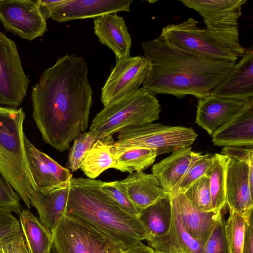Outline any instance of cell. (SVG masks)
Returning <instances> with one entry per match:
<instances>
[{"label":"cell","mask_w":253,"mask_h":253,"mask_svg":"<svg viewBox=\"0 0 253 253\" xmlns=\"http://www.w3.org/2000/svg\"><path fill=\"white\" fill-rule=\"evenodd\" d=\"M84 58L67 55L46 69L33 86V119L43 141L60 152L88 127L92 90Z\"/></svg>","instance_id":"cell-1"},{"label":"cell","mask_w":253,"mask_h":253,"mask_svg":"<svg viewBox=\"0 0 253 253\" xmlns=\"http://www.w3.org/2000/svg\"><path fill=\"white\" fill-rule=\"evenodd\" d=\"M152 68L143 83L152 94L187 95L199 100L210 95L227 76L235 63L211 60L181 49L161 35L142 43Z\"/></svg>","instance_id":"cell-2"},{"label":"cell","mask_w":253,"mask_h":253,"mask_svg":"<svg viewBox=\"0 0 253 253\" xmlns=\"http://www.w3.org/2000/svg\"><path fill=\"white\" fill-rule=\"evenodd\" d=\"M101 181L72 177L65 215L94 229L123 251L148 239L138 218L123 211L99 189Z\"/></svg>","instance_id":"cell-3"},{"label":"cell","mask_w":253,"mask_h":253,"mask_svg":"<svg viewBox=\"0 0 253 253\" xmlns=\"http://www.w3.org/2000/svg\"><path fill=\"white\" fill-rule=\"evenodd\" d=\"M23 108L0 106V173L31 208L36 187L29 169L24 146Z\"/></svg>","instance_id":"cell-4"},{"label":"cell","mask_w":253,"mask_h":253,"mask_svg":"<svg viewBox=\"0 0 253 253\" xmlns=\"http://www.w3.org/2000/svg\"><path fill=\"white\" fill-rule=\"evenodd\" d=\"M161 110L155 95L139 88L109 104L94 117L89 131L103 139L133 126L152 123Z\"/></svg>","instance_id":"cell-5"},{"label":"cell","mask_w":253,"mask_h":253,"mask_svg":"<svg viewBox=\"0 0 253 253\" xmlns=\"http://www.w3.org/2000/svg\"><path fill=\"white\" fill-rule=\"evenodd\" d=\"M196 11L207 30L239 58L245 52L239 41L238 19L247 0H185L179 1Z\"/></svg>","instance_id":"cell-6"},{"label":"cell","mask_w":253,"mask_h":253,"mask_svg":"<svg viewBox=\"0 0 253 253\" xmlns=\"http://www.w3.org/2000/svg\"><path fill=\"white\" fill-rule=\"evenodd\" d=\"M197 136L192 128L149 123L121 130L118 132L117 140L111 146L117 148L151 149L158 155L172 153L180 148L190 147Z\"/></svg>","instance_id":"cell-7"},{"label":"cell","mask_w":253,"mask_h":253,"mask_svg":"<svg viewBox=\"0 0 253 253\" xmlns=\"http://www.w3.org/2000/svg\"><path fill=\"white\" fill-rule=\"evenodd\" d=\"M192 17L163 28L161 35L176 47L203 57L236 63L238 58Z\"/></svg>","instance_id":"cell-8"},{"label":"cell","mask_w":253,"mask_h":253,"mask_svg":"<svg viewBox=\"0 0 253 253\" xmlns=\"http://www.w3.org/2000/svg\"><path fill=\"white\" fill-rule=\"evenodd\" d=\"M51 233L58 253H123L124 251L94 229L65 215Z\"/></svg>","instance_id":"cell-9"},{"label":"cell","mask_w":253,"mask_h":253,"mask_svg":"<svg viewBox=\"0 0 253 253\" xmlns=\"http://www.w3.org/2000/svg\"><path fill=\"white\" fill-rule=\"evenodd\" d=\"M29 83L15 43L0 31V106L19 108Z\"/></svg>","instance_id":"cell-10"},{"label":"cell","mask_w":253,"mask_h":253,"mask_svg":"<svg viewBox=\"0 0 253 253\" xmlns=\"http://www.w3.org/2000/svg\"><path fill=\"white\" fill-rule=\"evenodd\" d=\"M151 68L150 60L144 56H128L117 59L101 89V100L104 107L138 89Z\"/></svg>","instance_id":"cell-11"},{"label":"cell","mask_w":253,"mask_h":253,"mask_svg":"<svg viewBox=\"0 0 253 253\" xmlns=\"http://www.w3.org/2000/svg\"><path fill=\"white\" fill-rule=\"evenodd\" d=\"M0 20L6 31L29 41L47 30L38 0H0Z\"/></svg>","instance_id":"cell-12"},{"label":"cell","mask_w":253,"mask_h":253,"mask_svg":"<svg viewBox=\"0 0 253 253\" xmlns=\"http://www.w3.org/2000/svg\"><path fill=\"white\" fill-rule=\"evenodd\" d=\"M24 146L29 170L37 191L46 193L68 183L70 170L37 148L25 135Z\"/></svg>","instance_id":"cell-13"},{"label":"cell","mask_w":253,"mask_h":253,"mask_svg":"<svg viewBox=\"0 0 253 253\" xmlns=\"http://www.w3.org/2000/svg\"><path fill=\"white\" fill-rule=\"evenodd\" d=\"M247 164L228 158L226 172V204L230 210L245 217L253 210V191Z\"/></svg>","instance_id":"cell-14"},{"label":"cell","mask_w":253,"mask_h":253,"mask_svg":"<svg viewBox=\"0 0 253 253\" xmlns=\"http://www.w3.org/2000/svg\"><path fill=\"white\" fill-rule=\"evenodd\" d=\"M131 0H66L56 6L49 18L58 22L88 18L120 11L129 12Z\"/></svg>","instance_id":"cell-15"},{"label":"cell","mask_w":253,"mask_h":253,"mask_svg":"<svg viewBox=\"0 0 253 253\" xmlns=\"http://www.w3.org/2000/svg\"><path fill=\"white\" fill-rule=\"evenodd\" d=\"M253 99L219 97L210 95L198 101L196 123L212 135Z\"/></svg>","instance_id":"cell-16"},{"label":"cell","mask_w":253,"mask_h":253,"mask_svg":"<svg viewBox=\"0 0 253 253\" xmlns=\"http://www.w3.org/2000/svg\"><path fill=\"white\" fill-rule=\"evenodd\" d=\"M170 199L172 211L177 216L185 230L193 238L205 245L221 211H203L195 208L183 193Z\"/></svg>","instance_id":"cell-17"},{"label":"cell","mask_w":253,"mask_h":253,"mask_svg":"<svg viewBox=\"0 0 253 253\" xmlns=\"http://www.w3.org/2000/svg\"><path fill=\"white\" fill-rule=\"evenodd\" d=\"M216 97L249 100L253 98V50L245 49L225 79L211 94Z\"/></svg>","instance_id":"cell-18"},{"label":"cell","mask_w":253,"mask_h":253,"mask_svg":"<svg viewBox=\"0 0 253 253\" xmlns=\"http://www.w3.org/2000/svg\"><path fill=\"white\" fill-rule=\"evenodd\" d=\"M197 154L191 147L180 148L153 166L152 174L169 198L178 194L179 186Z\"/></svg>","instance_id":"cell-19"},{"label":"cell","mask_w":253,"mask_h":253,"mask_svg":"<svg viewBox=\"0 0 253 253\" xmlns=\"http://www.w3.org/2000/svg\"><path fill=\"white\" fill-rule=\"evenodd\" d=\"M99 41L110 48L119 59L130 56L131 39L123 17L117 13L102 15L93 20Z\"/></svg>","instance_id":"cell-20"},{"label":"cell","mask_w":253,"mask_h":253,"mask_svg":"<svg viewBox=\"0 0 253 253\" xmlns=\"http://www.w3.org/2000/svg\"><path fill=\"white\" fill-rule=\"evenodd\" d=\"M212 141L217 146L253 147V99L212 134Z\"/></svg>","instance_id":"cell-21"},{"label":"cell","mask_w":253,"mask_h":253,"mask_svg":"<svg viewBox=\"0 0 253 253\" xmlns=\"http://www.w3.org/2000/svg\"><path fill=\"white\" fill-rule=\"evenodd\" d=\"M117 183L120 189L140 210L169 197L152 173L132 172L123 180L117 181Z\"/></svg>","instance_id":"cell-22"},{"label":"cell","mask_w":253,"mask_h":253,"mask_svg":"<svg viewBox=\"0 0 253 253\" xmlns=\"http://www.w3.org/2000/svg\"><path fill=\"white\" fill-rule=\"evenodd\" d=\"M70 190V181L42 193L36 190L31 195V206L37 211L39 219L51 232L65 216Z\"/></svg>","instance_id":"cell-23"},{"label":"cell","mask_w":253,"mask_h":253,"mask_svg":"<svg viewBox=\"0 0 253 253\" xmlns=\"http://www.w3.org/2000/svg\"><path fill=\"white\" fill-rule=\"evenodd\" d=\"M146 240L155 251L161 253H203L204 245L188 234L172 211L169 231L163 235L149 237Z\"/></svg>","instance_id":"cell-24"},{"label":"cell","mask_w":253,"mask_h":253,"mask_svg":"<svg viewBox=\"0 0 253 253\" xmlns=\"http://www.w3.org/2000/svg\"><path fill=\"white\" fill-rule=\"evenodd\" d=\"M18 214L30 253H49L53 243L52 233L29 210H22Z\"/></svg>","instance_id":"cell-25"},{"label":"cell","mask_w":253,"mask_h":253,"mask_svg":"<svg viewBox=\"0 0 253 253\" xmlns=\"http://www.w3.org/2000/svg\"><path fill=\"white\" fill-rule=\"evenodd\" d=\"M112 136L98 140L87 153L80 167L89 178L94 179L105 170L114 168V156L111 151Z\"/></svg>","instance_id":"cell-26"},{"label":"cell","mask_w":253,"mask_h":253,"mask_svg":"<svg viewBox=\"0 0 253 253\" xmlns=\"http://www.w3.org/2000/svg\"><path fill=\"white\" fill-rule=\"evenodd\" d=\"M138 218L149 237L166 233L170 227L172 218L171 204L169 197L141 210Z\"/></svg>","instance_id":"cell-27"},{"label":"cell","mask_w":253,"mask_h":253,"mask_svg":"<svg viewBox=\"0 0 253 253\" xmlns=\"http://www.w3.org/2000/svg\"><path fill=\"white\" fill-rule=\"evenodd\" d=\"M114 156V169L131 173L140 172L152 165L157 156L153 149L142 147L117 148L111 146Z\"/></svg>","instance_id":"cell-28"},{"label":"cell","mask_w":253,"mask_h":253,"mask_svg":"<svg viewBox=\"0 0 253 253\" xmlns=\"http://www.w3.org/2000/svg\"><path fill=\"white\" fill-rule=\"evenodd\" d=\"M228 157L213 155V162L206 175L209 180L213 210L221 211L226 205V172Z\"/></svg>","instance_id":"cell-29"},{"label":"cell","mask_w":253,"mask_h":253,"mask_svg":"<svg viewBox=\"0 0 253 253\" xmlns=\"http://www.w3.org/2000/svg\"><path fill=\"white\" fill-rule=\"evenodd\" d=\"M102 139L95 133L89 131L80 134L75 140L69 153L67 167L72 172L80 169L87 153L95 143Z\"/></svg>","instance_id":"cell-30"},{"label":"cell","mask_w":253,"mask_h":253,"mask_svg":"<svg viewBox=\"0 0 253 253\" xmlns=\"http://www.w3.org/2000/svg\"><path fill=\"white\" fill-rule=\"evenodd\" d=\"M183 194L197 209L203 211H214L207 175H205L194 181Z\"/></svg>","instance_id":"cell-31"},{"label":"cell","mask_w":253,"mask_h":253,"mask_svg":"<svg viewBox=\"0 0 253 253\" xmlns=\"http://www.w3.org/2000/svg\"><path fill=\"white\" fill-rule=\"evenodd\" d=\"M244 230V217L230 210L228 218L225 222L228 253H242Z\"/></svg>","instance_id":"cell-32"},{"label":"cell","mask_w":253,"mask_h":253,"mask_svg":"<svg viewBox=\"0 0 253 253\" xmlns=\"http://www.w3.org/2000/svg\"><path fill=\"white\" fill-rule=\"evenodd\" d=\"M213 162V155L198 153L179 186L178 194L183 193L194 181L206 175Z\"/></svg>","instance_id":"cell-33"},{"label":"cell","mask_w":253,"mask_h":253,"mask_svg":"<svg viewBox=\"0 0 253 253\" xmlns=\"http://www.w3.org/2000/svg\"><path fill=\"white\" fill-rule=\"evenodd\" d=\"M99 188L112 198L123 211L133 216L138 217L141 210L137 207L120 189L117 181H102Z\"/></svg>","instance_id":"cell-34"},{"label":"cell","mask_w":253,"mask_h":253,"mask_svg":"<svg viewBox=\"0 0 253 253\" xmlns=\"http://www.w3.org/2000/svg\"><path fill=\"white\" fill-rule=\"evenodd\" d=\"M203 253H228L225 221L222 215L217 219L204 246Z\"/></svg>","instance_id":"cell-35"},{"label":"cell","mask_w":253,"mask_h":253,"mask_svg":"<svg viewBox=\"0 0 253 253\" xmlns=\"http://www.w3.org/2000/svg\"><path fill=\"white\" fill-rule=\"evenodd\" d=\"M20 196L0 173V207L19 214L21 210Z\"/></svg>","instance_id":"cell-36"},{"label":"cell","mask_w":253,"mask_h":253,"mask_svg":"<svg viewBox=\"0 0 253 253\" xmlns=\"http://www.w3.org/2000/svg\"><path fill=\"white\" fill-rule=\"evenodd\" d=\"M12 212L9 209L0 207V242L21 230L19 221Z\"/></svg>","instance_id":"cell-37"},{"label":"cell","mask_w":253,"mask_h":253,"mask_svg":"<svg viewBox=\"0 0 253 253\" xmlns=\"http://www.w3.org/2000/svg\"><path fill=\"white\" fill-rule=\"evenodd\" d=\"M0 248L3 253H30L21 230L2 240Z\"/></svg>","instance_id":"cell-38"},{"label":"cell","mask_w":253,"mask_h":253,"mask_svg":"<svg viewBox=\"0 0 253 253\" xmlns=\"http://www.w3.org/2000/svg\"><path fill=\"white\" fill-rule=\"evenodd\" d=\"M221 153L228 158L241 161L249 166H253V147H224L221 151Z\"/></svg>","instance_id":"cell-39"},{"label":"cell","mask_w":253,"mask_h":253,"mask_svg":"<svg viewBox=\"0 0 253 253\" xmlns=\"http://www.w3.org/2000/svg\"><path fill=\"white\" fill-rule=\"evenodd\" d=\"M244 218L245 230L242 253H253V211Z\"/></svg>","instance_id":"cell-40"},{"label":"cell","mask_w":253,"mask_h":253,"mask_svg":"<svg viewBox=\"0 0 253 253\" xmlns=\"http://www.w3.org/2000/svg\"><path fill=\"white\" fill-rule=\"evenodd\" d=\"M123 253H155L152 248L144 245L141 241L123 251Z\"/></svg>","instance_id":"cell-41"},{"label":"cell","mask_w":253,"mask_h":253,"mask_svg":"<svg viewBox=\"0 0 253 253\" xmlns=\"http://www.w3.org/2000/svg\"><path fill=\"white\" fill-rule=\"evenodd\" d=\"M49 253H58V251H57L55 246L53 243V242L52 244V245L51 246Z\"/></svg>","instance_id":"cell-42"},{"label":"cell","mask_w":253,"mask_h":253,"mask_svg":"<svg viewBox=\"0 0 253 253\" xmlns=\"http://www.w3.org/2000/svg\"><path fill=\"white\" fill-rule=\"evenodd\" d=\"M0 253H3L2 250L0 248Z\"/></svg>","instance_id":"cell-43"},{"label":"cell","mask_w":253,"mask_h":253,"mask_svg":"<svg viewBox=\"0 0 253 253\" xmlns=\"http://www.w3.org/2000/svg\"><path fill=\"white\" fill-rule=\"evenodd\" d=\"M155 253H160V252H156V251H155Z\"/></svg>","instance_id":"cell-44"}]
</instances>
